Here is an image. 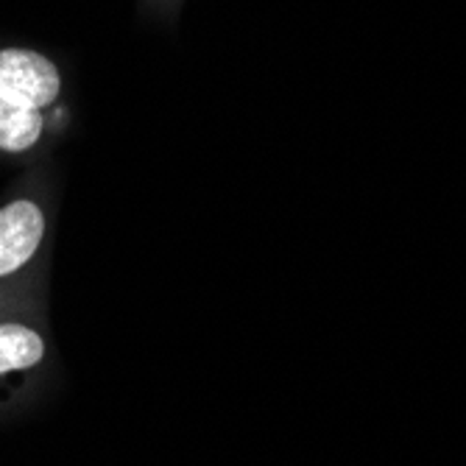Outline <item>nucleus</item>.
<instances>
[{"mask_svg":"<svg viewBox=\"0 0 466 466\" xmlns=\"http://www.w3.org/2000/svg\"><path fill=\"white\" fill-rule=\"evenodd\" d=\"M59 93L62 73L46 54L31 48H0V98L46 112L56 104Z\"/></svg>","mask_w":466,"mask_h":466,"instance_id":"f257e3e1","label":"nucleus"},{"mask_svg":"<svg viewBox=\"0 0 466 466\" xmlns=\"http://www.w3.org/2000/svg\"><path fill=\"white\" fill-rule=\"evenodd\" d=\"M46 240V213L34 198L0 207V279L23 271Z\"/></svg>","mask_w":466,"mask_h":466,"instance_id":"f03ea898","label":"nucleus"},{"mask_svg":"<svg viewBox=\"0 0 466 466\" xmlns=\"http://www.w3.org/2000/svg\"><path fill=\"white\" fill-rule=\"evenodd\" d=\"M46 135V112L0 98V151L23 154Z\"/></svg>","mask_w":466,"mask_h":466,"instance_id":"7ed1b4c3","label":"nucleus"},{"mask_svg":"<svg viewBox=\"0 0 466 466\" xmlns=\"http://www.w3.org/2000/svg\"><path fill=\"white\" fill-rule=\"evenodd\" d=\"M46 358L42 335L25 324H0V374L36 366Z\"/></svg>","mask_w":466,"mask_h":466,"instance_id":"20e7f679","label":"nucleus"}]
</instances>
